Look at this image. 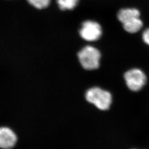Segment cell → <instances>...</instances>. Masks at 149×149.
<instances>
[{
  "label": "cell",
  "mask_w": 149,
  "mask_h": 149,
  "mask_svg": "<svg viewBox=\"0 0 149 149\" xmlns=\"http://www.w3.org/2000/svg\"><path fill=\"white\" fill-rule=\"evenodd\" d=\"M123 27L126 32L129 33H136L143 27V22L139 18H135L123 23Z\"/></svg>",
  "instance_id": "obj_7"
},
{
  "label": "cell",
  "mask_w": 149,
  "mask_h": 149,
  "mask_svg": "<svg viewBox=\"0 0 149 149\" xmlns=\"http://www.w3.org/2000/svg\"><path fill=\"white\" fill-rule=\"evenodd\" d=\"M77 56L84 69L93 70L99 68L101 55L98 49L94 47L86 46L79 52Z\"/></svg>",
  "instance_id": "obj_2"
},
{
  "label": "cell",
  "mask_w": 149,
  "mask_h": 149,
  "mask_svg": "<svg viewBox=\"0 0 149 149\" xmlns=\"http://www.w3.org/2000/svg\"><path fill=\"white\" fill-rule=\"evenodd\" d=\"M142 39L144 43L149 46V28L146 29L143 33Z\"/></svg>",
  "instance_id": "obj_10"
},
{
  "label": "cell",
  "mask_w": 149,
  "mask_h": 149,
  "mask_svg": "<svg viewBox=\"0 0 149 149\" xmlns=\"http://www.w3.org/2000/svg\"></svg>",
  "instance_id": "obj_11"
},
{
  "label": "cell",
  "mask_w": 149,
  "mask_h": 149,
  "mask_svg": "<svg viewBox=\"0 0 149 149\" xmlns=\"http://www.w3.org/2000/svg\"><path fill=\"white\" fill-rule=\"evenodd\" d=\"M124 77L128 88L133 92L141 90L147 82L146 75L143 71L138 68L128 70L125 73Z\"/></svg>",
  "instance_id": "obj_3"
},
{
  "label": "cell",
  "mask_w": 149,
  "mask_h": 149,
  "mask_svg": "<svg viewBox=\"0 0 149 149\" xmlns=\"http://www.w3.org/2000/svg\"><path fill=\"white\" fill-rule=\"evenodd\" d=\"M140 16V11L134 8H123L119 11L117 14L118 19L122 24L134 18H139Z\"/></svg>",
  "instance_id": "obj_6"
},
{
  "label": "cell",
  "mask_w": 149,
  "mask_h": 149,
  "mask_svg": "<svg viewBox=\"0 0 149 149\" xmlns=\"http://www.w3.org/2000/svg\"><path fill=\"white\" fill-rule=\"evenodd\" d=\"M17 141V136L14 132L7 127L0 128V148L11 149Z\"/></svg>",
  "instance_id": "obj_5"
},
{
  "label": "cell",
  "mask_w": 149,
  "mask_h": 149,
  "mask_svg": "<svg viewBox=\"0 0 149 149\" xmlns=\"http://www.w3.org/2000/svg\"><path fill=\"white\" fill-rule=\"evenodd\" d=\"M29 5L38 10L46 8L50 5L51 0H27Z\"/></svg>",
  "instance_id": "obj_9"
},
{
  "label": "cell",
  "mask_w": 149,
  "mask_h": 149,
  "mask_svg": "<svg viewBox=\"0 0 149 149\" xmlns=\"http://www.w3.org/2000/svg\"><path fill=\"white\" fill-rule=\"evenodd\" d=\"M79 33L80 37L86 41L95 42L101 37L102 29L98 22L87 20L82 23Z\"/></svg>",
  "instance_id": "obj_4"
},
{
  "label": "cell",
  "mask_w": 149,
  "mask_h": 149,
  "mask_svg": "<svg viewBox=\"0 0 149 149\" xmlns=\"http://www.w3.org/2000/svg\"><path fill=\"white\" fill-rule=\"evenodd\" d=\"M86 100L102 111L108 110L112 103L111 93L100 87L91 88L86 92Z\"/></svg>",
  "instance_id": "obj_1"
},
{
  "label": "cell",
  "mask_w": 149,
  "mask_h": 149,
  "mask_svg": "<svg viewBox=\"0 0 149 149\" xmlns=\"http://www.w3.org/2000/svg\"><path fill=\"white\" fill-rule=\"evenodd\" d=\"M79 0H57V3L63 11L72 10L77 6Z\"/></svg>",
  "instance_id": "obj_8"
}]
</instances>
